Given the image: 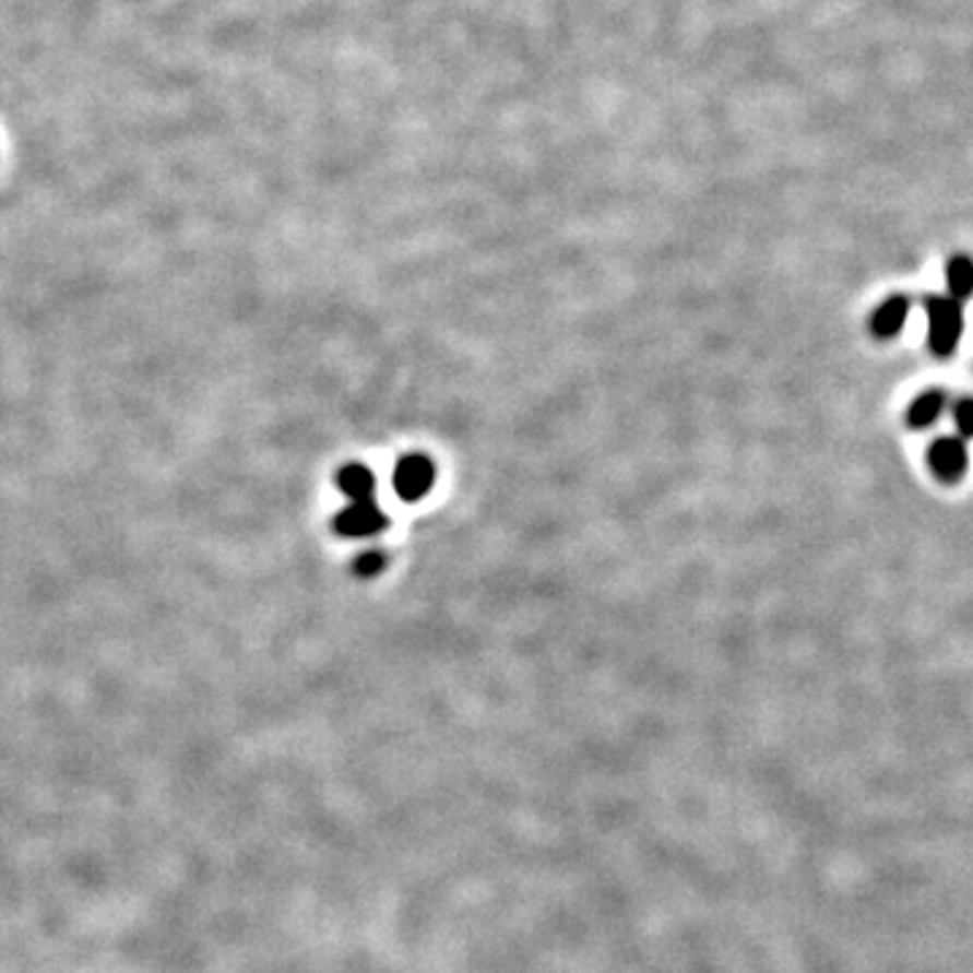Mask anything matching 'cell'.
<instances>
[{
    "mask_svg": "<svg viewBox=\"0 0 973 973\" xmlns=\"http://www.w3.org/2000/svg\"><path fill=\"white\" fill-rule=\"evenodd\" d=\"M925 315L927 346H930V352L936 357H952L958 352L960 339H963V304L952 300L949 295H927Z\"/></svg>",
    "mask_w": 973,
    "mask_h": 973,
    "instance_id": "1",
    "label": "cell"
},
{
    "mask_svg": "<svg viewBox=\"0 0 973 973\" xmlns=\"http://www.w3.org/2000/svg\"><path fill=\"white\" fill-rule=\"evenodd\" d=\"M436 485V463L423 452L406 454L392 471V487L403 503H417Z\"/></svg>",
    "mask_w": 973,
    "mask_h": 973,
    "instance_id": "2",
    "label": "cell"
},
{
    "mask_svg": "<svg viewBox=\"0 0 973 973\" xmlns=\"http://www.w3.org/2000/svg\"><path fill=\"white\" fill-rule=\"evenodd\" d=\"M927 465L944 485H954L969 471V449L958 436H941L927 447Z\"/></svg>",
    "mask_w": 973,
    "mask_h": 973,
    "instance_id": "3",
    "label": "cell"
},
{
    "mask_svg": "<svg viewBox=\"0 0 973 973\" xmlns=\"http://www.w3.org/2000/svg\"><path fill=\"white\" fill-rule=\"evenodd\" d=\"M387 527L384 511L379 509L377 500H349L346 509L335 514V531L349 538H368L377 536Z\"/></svg>",
    "mask_w": 973,
    "mask_h": 973,
    "instance_id": "4",
    "label": "cell"
},
{
    "mask_svg": "<svg viewBox=\"0 0 973 973\" xmlns=\"http://www.w3.org/2000/svg\"><path fill=\"white\" fill-rule=\"evenodd\" d=\"M909 311H912V300L906 295H890L881 300L870 317V330L876 339H895L909 320Z\"/></svg>",
    "mask_w": 973,
    "mask_h": 973,
    "instance_id": "5",
    "label": "cell"
},
{
    "mask_svg": "<svg viewBox=\"0 0 973 973\" xmlns=\"http://www.w3.org/2000/svg\"><path fill=\"white\" fill-rule=\"evenodd\" d=\"M947 403H949L947 392L938 390V387L919 392V395L914 397L912 403H909L906 425H909V428H914V430L930 428V425H936L938 417H941V414L947 412Z\"/></svg>",
    "mask_w": 973,
    "mask_h": 973,
    "instance_id": "6",
    "label": "cell"
},
{
    "mask_svg": "<svg viewBox=\"0 0 973 973\" xmlns=\"http://www.w3.org/2000/svg\"><path fill=\"white\" fill-rule=\"evenodd\" d=\"M335 482L349 500H373V495H377V474L363 463L344 465Z\"/></svg>",
    "mask_w": 973,
    "mask_h": 973,
    "instance_id": "7",
    "label": "cell"
},
{
    "mask_svg": "<svg viewBox=\"0 0 973 973\" xmlns=\"http://www.w3.org/2000/svg\"><path fill=\"white\" fill-rule=\"evenodd\" d=\"M944 276H947L949 298L958 300V304L973 298V258H969V254H952L947 260Z\"/></svg>",
    "mask_w": 973,
    "mask_h": 973,
    "instance_id": "8",
    "label": "cell"
},
{
    "mask_svg": "<svg viewBox=\"0 0 973 973\" xmlns=\"http://www.w3.org/2000/svg\"><path fill=\"white\" fill-rule=\"evenodd\" d=\"M952 417L960 438H973V397H960L952 406Z\"/></svg>",
    "mask_w": 973,
    "mask_h": 973,
    "instance_id": "9",
    "label": "cell"
},
{
    "mask_svg": "<svg viewBox=\"0 0 973 973\" xmlns=\"http://www.w3.org/2000/svg\"><path fill=\"white\" fill-rule=\"evenodd\" d=\"M381 568H384V555H381V551L368 549L363 551V555H357L355 571L360 573V577H377Z\"/></svg>",
    "mask_w": 973,
    "mask_h": 973,
    "instance_id": "10",
    "label": "cell"
}]
</instances>
